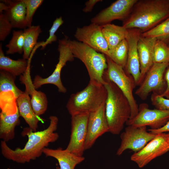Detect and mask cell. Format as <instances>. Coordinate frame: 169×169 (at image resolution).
I'll list each match as a JSON object with an SVG mask.
<instances>
[{"label": "cell", "mask_w": 169, "mask_h": 169, "mask_svg": "<svg viewBox=\"0 0 169 169\" xmlns=\"http://www.w3.org/2000/svg\"><path fill=\"white\" fill-rule=\"evenodd\" d=\"M128 30L126 39L128 44V54L125 70L127 74L133 77L136 85H139L141 83V74L137 44L141 32L136 28Z\"/></svg>", "instance_id": "cell-16"}, {"label": "cell", "mask_w": 169, "mask_h": 169, "mask_svg": "<svg viewBox=\"0 0 169 169\" xmlns=\"http://www.w3.org/2000/svg\"><path fill=\"white\" fill-rule=\"evenodd\" d=\"M4 12L13 28L24 29L27 27L26 5L23 0H2L0 13Z\"/></svg>", "instance_id": "cell-17"}, {"label": "cell", "mask_w": 169, "mask_h": 169, "mask_svg": "<svg viewBox=\"0 0 169 169\" xmlns=\"http://www.w3.org/2000/svg\"><path fill=\"white\" fill-rule=\"evenodd\" d=\"M20 114L18 110L13 114L3 111L0 113V138L6 142L15 137V127L19 125Z\"/></svg>", "instance_id": "cell-22"}, {"label": "cell", "mask_w": 169, "mask_h": 169, "mask_svg": "<svg viewBox=\"0 0 169 169\" xmlns=\"http://www.w3.org/2000/svg\"><path fill=\"white\" fill-rule=\"evenodd\" d=\"M168 47H169V44L168 45Z\"/></svg>", "instance_id": "cell-40"}, {"label": "cell", "mask_w": 169, "mask_h": 169, "mask_svg": "<svg viewBox=\"0 0 169 169\" xmlns=\"http://www.w3.org/2000/svg\"><path fill=\"white\" fill-rule=\"evenodd\" d=\"M148 131L154 134H157L169 132V119L166 123L161 128L155 130L150 129Z\"/></svg>", "instance_id": "cell-37"}, {"label": "cell", "mask_w": 169, "mask_h": 169, "mask_svg": "<svg viewBox=\"0 0 169 169\" xmlns=\"http://www.w3.org/2000/svg\"><path fill=\"white\" fill-rule=\"evenodd\" d=\"M12 24L4 13H0V41H4L10 34L12 28Z\"/></svg>", "instance_id": "cell-33"}, {"label": "cell", "mask_w": 169, "mask_h": 169, "mask_svg": "<svg viewBox=\"0 0 169 169\" xmlns=\"http://www.w3.org/2000/svg\"><path fill=\"white\" fill-rule=\"evenodd\" d=\"M166 136L167 141L169 144V132L167 134H166Z\"/></svg>", "instance_id": "cell-38"}, {"label": "cell", "mask_w": 169, "mask_h": 169, "mask_svg": "<svg viewBox=\"0 0 169 169\" xmlns=\"http://www.w3.org/2000/svg\"><path fill=\"white\" fill-rule=\"evenodd\" d=\"M7 169H12L10 168H8Z\"/></svg>", "instance_id": "cell-39"}, {"label": "cell", "mask_w": 169, "mask_h": 169, "mask_svg": "<svg viewBox=\"0 0 169 169\" xmlns=\"http://www.w3.org/2000/svg\"><path fill=\"white\" fill-rule=\"evenodd\" d=\"M169 17V0H137L122 26L139 29L141 33L151 29Z\"/></svg>", "instance_id": "cell-2"}, {"label": "cell", "mask_w": 169, "mask_h": 169, "mask_svg": "<svg viewBox=\"0 0 169 169\" xmlns=\"http://www.w3.org/2000/svg\"><path fill=\"white\" fill-rule=\"evenodd\" d=\"M169 119V111L150 109L146 103L138 106L137 114L129 120L126 124L136 127L148 126L151 129H157L164 126Z\"/></svg>", "instance_id": "cell-10"}, {"label": "cell", "mask_w": 169, "mask_h": 169, "mask_svg": "<svg viewBox=\"0 0 169 169\" xmlns=\"http://www.w3.org/2000/svg\"><path fill=\"white\" fill-rule=\"evenodd\" d=\"M106 57L107 68L104 75L119 88L127 99L131 108L129 119H131L137 114L138 111V106L133 94L136 86L134 79L131 75L127 74L123 68L108 56Z\"/></svg>", "instance_id": "cell-6"}, {"label": "cell", "mask_w": 169, "mask_h": 169, "mask_svg": "<svg viewBox=\"0 0 169 169\" xmlns=\"http://www.w3.org/2000/svg\"><path fill=\"white\" fill-rule=\"evenodd\" d=\"M153 62L169 63V47L164 42L157 40L154 50Z\"/></svg>", "instance_id": "cell-30"}, {"label": "cell", "mask_w": 169, "mask_h": 169, "mask_svg": "<svg viewBox=\"0 0 169 169\" xmlns=\"http://www.w3.org/2000/svg\"><path fill=\"white\" fill-rule=\"evenodd\" d=\"M164 79L166 84V87L164 91L160 95L166 98L169 99V66L165 71Z\"/></svg>", "instance_id": "cell-35"}, {"label": "cell", "mask_w": 169, "mask_h": 169, "mask_svg": "<svg viewBox=\"0 0 169 169\" xmlns=\"http://www.w3.org/2000/svg\"><path fill=\"white\" fill-rule=\"evenodd\" d=\"M26 7V19L27 27L32 26L33 16L41 5L43 0H23Z\"/></svg>", "instance_id": "cell-31"}, {"label": "cell", "mask_w": 169, "mask_h": 169, "mask_svg": "<svg viewBox=\"0 0 169 169\" xmlns=\"http://www.w3.org/2000/svg\"><path fill=\"white\" fill-rule=\"evenodd\" d=\"M77 41L96 51L106 55L109 47L101 30V26L91 23L82 27H77L74 34Z\"/></svg>", "instance_id": "cell-14"}, {"label": "cell", "mask_w": 169, "mask_h": 169, "mask_svg": "<svg viewBox=\"0 0 169 169\" xmlns=\"http://www.w3.org/2000/svg\"><path fill=\"white\" fill-rule=\"evenodd\" d=\"M50 124L48 127L43 131H34L29 127L25 128L22 132L23 136H27L28 141L22 148H17L13 150L8 145L6 142L1 141V152L5 158L18 163L29 162L39 157L44 149L49 143L57 141L59 138L57 130L58 118L54 115L49 117Z\"/></svg>", "instance_id": "cell-1"}, {"label": "cell", "mask_w": 169, "mask_h": 169, "mask_svg": "<svg viewBox=\"0 0 169 169\" xmlns=\"http://www.w3.org/2000/svg\"><path fill=\"white\" fill-rule=\"evenodd\" d=\"M30 61L28 68L22 75H20V80L25 85V90L31 96V103L33 110L37 115H43L47 110L48 100L45 94L37 90L33 85L30 76Z\"/></svg>", "instance_id": "cell-18"}, {"label": "cell", "mask_w": 169, "mask_h": 169, "mask_svg": "<svg viewBox=\"0 0 169 169\" xmlns=\"http://www.w3.org/2000/svg\"><path fill=\"white\" fill-rule=\"evenodd\" d=\"M43 153L46 156L52 157L57 160L59 167H57L56 169H74L76 165L85 159L84 156H77L66 149H54L45 148Z\"/></svg>", "instance_id": "cell-20"}, {"label": "cell", "mask_w": 169, "mask_h": 169, "mask_svg": "<svg viewBox=\"0 0 169 169\" xmlns=\"http://www.w3.org/2000/svg\"><path fill=\"white\" fill-rule=\"evenodd\" d=\"M104 79L107 93L105 113L109 132L118 135L130 117L131 108L128 100L119 88L104 75Z\"/></svg>", "instance_id": "cell-3"}, {"label": "cell", "mask_w": 169, "mask_h": 169, "mask_svg": "<svg viewBox=\"0 0 169 169\" xmlns=\"http://www.w3.org/2000/svg\"><path fill=\"white\" fill-rule=\"evenodd\" d=\"M103 36L109 49H112L126 38L128 30L123 26L109 23L101 26Z\"/></svg>", "instance_id": "cell-24"}, {"label": "cell", "mask_w": 169, "mask_h": 169, "mask_svg": "<svg viewBox=\"0 0 169 169\" xmlns=\"http://www.w3.org/2000/svg\"><path fill=\"white\" fill-rule=\"evenodd\" d=\"M169 66V63H154L136 90L135 95L142 100L151 92L161 95L166 87L164 74Z\"/></svg>", "instance_id": "cell-8"}, {"label": "cell", "mask_w": 169, "mask_h": 169, "mask_svg": "<svg viewBox=\"0 0 169 169\" xmlns=\"http://www.w3.org/2000/svg\"><path fill=\"white\" fill-rule=\"evenodd\" d=\"M157 40L155 38L144 37L141 35L139 38L137 48L140 65L141 83L154 63V48Z\"/></svg>", "instance_id": "cell-19"}, {"label": "cell", "mask_w": 169, "mask_h": 169, "mask_svg": "<svg viewBox=\"0 0 169 169\" xmlns=\"http://www.w3.org/2000/svg\"><path fill=\"white\" fill-rule=\"evenodd\" d=\"M64 21L62 16L57 18L54 21L52 25L49 30V37L44 42H40V46L41 49H44L47 45L56 41L57 39L55 33L60 27L63 23Z\"/></svg>", "instance_id": "cell-32"}, {"label": "cell", "mask_w": 169, "mask_h": 169, "mask_svg": "<svg viewBox=\"0 0 169 169\" xmlns=\"http://www.w3.org/2000/svg\"><path fill=\"white\" fill-rule=\"evenodd\" d=\"M23 58L15 60L5 55L2 49V43L0 44V69L7 71L15 76L21 75L26 71L30 61Z\"/></svg>", "instance_id": "cell-23"}, {"label": "cell", "mask_w": 169, "mask_h": 169, "mask_svg": "<svg viewBox=\"0 0 169 169\" xmlns=\"http://www.w3.org/2000/svg\"><path fill=\"white\" fill-rule=\"evenodd\" d=\"M128 50V43L125 39L115 48L109 49L106 56L124 69L127 61Z\"/></svg>", "instance_id": "cell-26"}, {"label": "cell", "mask_w": 169, "mask_h": 169, "mask_svg": "<svg viewBox=\"0 0 169 169\" xmlns=\"http://www.w3.org/2000/svg\"><path fill=\"white\" fill-rule=\"evenodd\" d=\"M90 113H84L71 116L70 139L66 149L79 156H83Z\"/></svg>", "instance_id": "cell-12"}, {"label": "cell", "mask_w": 169, "mask_h": 169, "mask_svg": "<svg viewBox=\"0 0 169 169\" xmlns=\"http://www.w3.org/2000/svg\"><path fill=\"white\" fill-rule=\"evenodd\" d=\"M69 47L75 58L80 60L87 70L90 80L104 85V73L107 68L106 57L77 40L68 39Z\"/></svg>", "instance_id": "cell-5"}, {"label": "cell", "mask_w": 169, "mask_h": 169, "mask_svg": "<svg viewBox=\"0 0 169 169\" xmlns=\"http://www.w3.org/2000/svg\"><path fill=\"white\" fill-rule=\"evenodd\" d=\"M156 135L147 131L146 126L136 127L128 125L120 134L121 143L116 151V155H121L127 149L137 152Z\"/></svg>", "instance_id": "cell-9"}, {"label": "cell", "mask_w": 169, "mask_h": 169, "mask_svg": "<svg viewBox=\"0 0 169 169\" xmlns=\"http://www.w3.org/2000/svg\"><path fill=\"white\" fill-rule=\"evenodd\" d=\"M138 0H117L90 19L91 23L100 26L115 20L124 21L129 15Z\"/></svg>", "instance_id": "cell-13"}, {"label": "cell", "mask_w": 169, "mask_h": 169, "mask_svg": "<svg viewBox=\"0 0 169 169\" xmlns=\"http://www.w3.org/2000/svg\"><path fill=\"white\" fill-rule=\"evenodd\" d=\"M107 95L104 85L90 80L84 89L71 95L66 107L71 116L84 113H90L105 103Z\"/></svg>", "instance_id": "cell-4"}, {"label": "cell", "mask_w": 169, "mask_h": 169, "mask_svg": "<svg viewBox=\"0 0 169 169\" xmlns=\"http://www.w3.org/2000/svg\"><path fill=\"white\" fill-rule=\"evenodd\" d=\"M151 100L152 105L156 109L169 111V99L166 98L160 95L153 93Z\"/></svg>", "instance_id": "cell-34"}, {"label": "cell", "mask_w": 169, "mask_h": 169, "mask_svg": "<svg viewBox=\"0 0 169 169\" xmlns=\"http://www.w3.org/2000/svg\"><path fill=\"white\" fill-rule=\"evenodd\" d=\"M16 76L4 70L0 72V93L12 92L17 98L23 92L15 85Z\"/></svg>", "instance_id": "cell-28"}, {"label": "cell", "mask_w": 169, "mask_h": 169, "mask_svg": "<svg viewBox=\"0 0 169 169\" xmlns=\"http://www.w3.org/2000/svg\"><path fill=\"white\" fill-rule=\"evenodd\" d=\"M169 151V144L166 133L156 134L141 150L134 152L131 156V161L142 168L156 157Z\"/></svg>", "instance_id": "cell-11"}, {"label": "cell", "mask_w": 169, "mask_h": 169, "mask_svg": "<svg viewBox=\"0 0 169 169\" xmlns=\"http://www.w3.org/2000/svg\"><path fill=\"white\" fill-rule=\"evenodd\" d=\"M109 128L105 113V103L89 114L85 150L91 148L97 139L105 133Z\"/></svg>", "instance_id": "cell-15"}, {"label": "cell", "mask_w": 169, "mask_h": 169, "mask_svg": "<svg viewBox=\"0 0 169 169\" xmlns=\"http://www.w3.org/2000/svg\"><path fill=\"white\" fill-rule=\"evenodd\" d=\"M67 37L59 39L58 50L59 52V61L52 74L46 78H43L39 75L34 77L33 84L35 89L45 84H52L55 85L59 92L65 93L67 89L63 85L60 77L63 67L68 61H73L75 58L69 45Z\"/></svg>", "instance_id": "cell-7"}, {"label": "cell", "mask_w": 169, "mask_h": 169, "mask_svg": "<svg viewBox=\"0 0 169 169\" xmlns=\"http://www.w3.org/2000/svg\"><path fill=\"white\" fill-rule=\"evenodd\" d=\"M24 43L23 30H13L12 37L5 47L8 48L7 54H13L16 53L21 54L23 53Z\"/></svg>", "instance_id": "cell-29"}, {"label": "cell", "mask_w": 169, "mask_h": 169, "mask_svg": "<svg viewBox=\"0 0 169 169\" xmlns=\"http://www.w3.org/2000/svg\"><path fill=\"white\" fill-rule=\"evenodd\" d=\"M30 100L29 95L25 91L17 98V103L20 115L23 118L29 127L36 131L39 120L33 110Z\"/></svg>", "instance_id": "cell-21"}, {"label": "cell", "mask_w": 169, "mask_h": 169, "mask_svg": "<svg viewBox=\"0 0 169 169\" xmlns=\"http://www.w3.org/2000/svg\"><path fill=\"white\" fill-rule=\"evenodd\" d=\"M24 43L23 58L28 60L37 44L38 37L42 31L39 25H32L23 30Z\"/></svg>", "instance_id": "cell-25"}, {"label": "cell", "mask_w": 169, "mask_h": 169, "mask_svg": "<svg viewBox=\"0 0 169 169\" xmlns=\"http://www.w3.org/2000/svg\"><path fill=\"white\" fill-rule=\"evenodd\" d=\"M144 37L154 38L169 44V17L151 29L141 33Z\"/></svg>", "instance_id": "cell-27"}, {"label": "cell", "mask_w": 169, "mask_h": 169, "mask_svg": "<svg viewBox=\"0 0 169 169\" xmlns=\"http://www.w3.org/2000/svg\"><path fill=\"white\" fill-rule=\"evenodd\" d=\"M102 1V0H89L86 1L85 3V7L83 9V12L85 13L91 12L95 5Z\"/></svg>", "instance_id": "cell-36"}]
</instances>
